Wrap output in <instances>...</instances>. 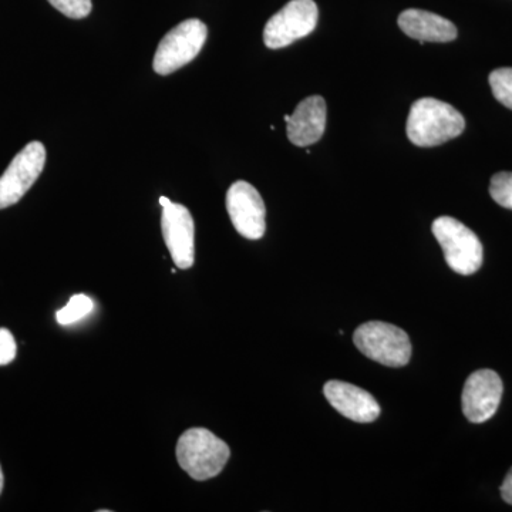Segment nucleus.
<instances>
[{
	"instance_id": "1",
	"label": "nucleus",
	"mask_w": 512,
	"mask_h": 512,
	"mask_svg": "<svg viewBox=\"0 0 512 512\" xmlns=\"http://www.w3.org/2000/svg\"><path fill=\"white\" fill-rule=\"evenodd\" d=\"M466 120L450 104L431 97L417 100L407 119V137L417 147H436L463 133Z\"/></svg>"
},
{
	"instance_id": "2",
	"label": "nucleus",
	"mask_w": 512,
	"mask_h": 512,
	"mask_svg": "<svg viewBox=\"0 0 512 512\" xmlns=\"http://www.w3.org/2000/svg\"><path fill=\"white\" fill-rule=\"evenodd\" d=\"M231 450L207 429L185 431L177 443V460L185 473L197 481L217 477L227 466Z\"/></svg>"
},
{
	"instance_id": "3",
	"label": "nucleus",
	"mask_w": 512,
	"mask_h": 512,
	"mask_svg": "<svg viewBox=\"0 0 512 512\" xmlns=\"http://www.w3.org/2000/svg\"><path fill=\"white\" fill-rule=\"evenodd\" d=\"M353 342L363 355L380 365L403 367L412 357L409 335L392 323H363L356 329Z\"/></svg>"
},
{
	"instance_id": "4",
	"label": "nucleus",
	"mask_w": 512,
	"mask_h": 512,
	"mask_svg": "<svg viewBox=\"0 0 512 512\" xmlns=\"http://www.w3.org/2000/svg\"><path fill=\"white\" fill-rule=\"evenodd\" d=\"M431 229L443 248L448 266L460 275L476 274L483 265V245L477 235L451 217L437 218Z\"/></svg>"
},
{
	"instance_id": "5",
	"label": "nucleus",
	"mask_w": 512,
	"mask_h": 512,
	"mask_svg": "<svg viewBox=\"0 0 512 512\" xmlns=\"http://www.w3.org/2000/svg\"><path fill=\"white\" fill-rule=\"evenodd\" d=\"M208 29L200 19H188L167 33L154 56V72L160 76L177 72L195 59L207 42Z\"/></svg>"
},
{
	"instance_id": "6",
	"label": "nucleus",
	"mask_w": 512,
	"mask_h": 512,
	"mask_svg": "<svg viewBox=\"0 0 512 512\" xmlns=\"http://www.w3.org/2000/svg\"><path fill=\"white\" fill-rule=\"evenodd\" d=\"M319 10L313 0H291L266 23L264 42L269 49L291 46L316 29Z\"/></svg>"
},
{
	"instance_id": "7",
	"label": "nucleus",
	"mask_w": 512,
	"mask_h": 512,
	"mask_svg": "<svg viewBox=\"0 0 512 512\" xmlns=\"http://www.w3.org/2000/svg\"><path fill=\"white\" fill-rule=\"evenodd\" d=\"M46 164V148L32 141L13 158L0 177V210L18 204L33 187Z\"/></svg>"
},
{
	"instance_id": "8",
	"label": "nucleus",
	"mask_w": 512,
	"mask_h": 512,
	"mask_svg": "<svg viewBox=\"0 0 512 512\" xmlns=\"http://www.w3.org/2000/svg\"><path fill=\"white\" fill-rule=\"evenodd\" d=\"M227 211L239 235L261 239L266 231V208L261 194L247 181H237L227 192Z\"/></svg>"
},
{
	"instance_id": "9",
	"label": "nucleus",
	"mask_w": 512,
	"mask_h": 512,
	"mask_svg": "<svg viewBox=\"0 0 512 512\" xmlns=\"http://www.w3.org/2000/svg\"><path fill=\"white\" fill-rule=\"evenodd\" d=\"M161 229L174 264L180 269H190L195 261V227L191 212L184 205L171 201L163 207Z\"/></svg>"
},
{
	"instance_id": "10",
	"label": "nucleus",
	"mask_w": 512,
	"mask_h": 512,
	"mask_svg": "<svg viewBox=\"0 0 512 512\" xmlns=\"http://www.w3.org/2000/svg\"><path fill=\"white\" fill-rule=\"evenodd\" d=\"M501 377L490 369H481L468 377L463 389V413L471 423H484L497 413L503 399Z\"/></svg>"
},
{
	"instance_id": "11",
	"label": "nucleus",
	"mask_w": 512,
	"mask_h": 512,
	"mask_svg": "<svg viewBox=\"0 0 512 512\" xmlns=\"http://www.w3.org/2000/svg\"><path fill=\"white\" fill-rule=\"evenodd\" d=\"M326 399L333 409L356 423H372L379 419L380 406L375 397L355 384L330 380L323 387Z\"/></svg>"
},
{
	"instance_id": "12",
	"label": "nucleus",
	"mask_w": 512,
	"mask_h": 512,
	"mask_svg": "<svg viewBox=\"0 0 512 512\" xmlns=\"http://www.w3.org/2000/svg\"><path fill=\"white\" fill-rule=\"evenodd\" d=\"M289 141L298 147L318 143L325 133L326 101L320 96H311L296 106L292 116H285Z\"/></svg>"
},
{
	"instance_id": "13",
	"label": "nucleus",
	"mask_w": 512,
	"mask_h": 512,
	"mask_svg": "<svg viewBox=\"0 0 512 512\" xmlns=\"http://www.w3.org/2000/svg\"><path fill=\"white\" fill-rule=\"evenodd\" d=\"M397 22L407 36L419 40L421 45L426 42H451L457 37V28L453 22L426 10H404Z\"/></svg>"
},
{
	"instance_id": "14",
	"label": "nucleus",
	"mask_w": 512,
	"mask_h": 512,
	"mask_svg": "<svg viewBox=\"0 0 512 512\" xmlns=\"http://www.w3.org/2000/svg\"><path fill=\"white\" fill-rule=\"evenodd\" d=\"M93 311V301L86 295H74L63 309L57 311L56 320L59 325L67 326L79 322Z\"/></svg>"
},
{
	"instance_id": "15",
	"label": "nucleus",
	"mask_w": 512,
	"mask_h": 512,
	"mask_svg": "<svg viewBox=\"0 0 512 512\" xmlns=\"http://www.w3.org/2000/svg\"><path fill=\"white\" fill-rule=\"evenodd\" d=\"M490 86L493 90L495 99L504 104L505 107L512 110V69L504 67V69L494 70L490 74Z\"/></svg>"
},
{
	"instance_id": "16",
	"label": "nucleus",
	"mask_w": 512,
	"mask_h": 512,
	"mask_svg": "<svg viewBox=\"0 0 512 512\" xmlns=\"http://www.w3.org/2000/svg\"><path fill=\"white\" fill-rule=\"evenodd\" d=\"M490 194L501 207L512 210V173H498L491 178Z\"/></svg>"
},
{
	"instance_id": "17",
	"label": "nucleus",
	"mask_w": 512,
	"mask_h": 512,
	"mask_svg": "<svg viewBox=\"0 0 512 512\" xmlns=\"http://www.w3.org/2000/svg\"><path fill=\"white\" fill-rule=\"evenodd\" d=\"M53 8L70 19H84L93 9L92 0H49Z\"/></svg>"
},
{
	"instance_id": "18",
	"label": "nucleus",
	"mask_w": 512,
	"mask_h": 512,
	"mask_svg": "<svg viewBox=\"0 0 512 512\" xmlns=\"http://www.w3.org/2000/svg\"><path fill=\"white\" fill-rule=\"evenodd\" d=\"M18 353V345L13 338L12 332L5 328H0V366L9 365L15 360Z\"/></svg>"
},
{
	"instance_id": "19",
	"label": "nucleus",
	"mask_w": 512,
	"mask_h": 512,
	"mask_svg": "<svg viewBox=\"0 0 512 512\" xmlns=\"http://www.w3.org/2000/svg\"><path fill=\"white\" fill-rule=\"evenodd\" d=\"M501 497H503L505 503L512 505V468L508 471L507 477L501 485Z\"/></svg>"
},
{
	"instance_id": "20",
	"label": "nucleus",
	"mask_w": 512,
	"mask_h": 512,
	"mask_svg": "<svg viewBox=\"0 0 512 512\" xmlns=\"http://www.w3.org/2000/svg\"><path fill=\"white\" fill-rule=\"evenodd\" d=\"M3 484H5V478H3L2 467H0V494H2Z\"/></svg>"
},
{
	"instance_id": "21",
	"label": "nucleus",
	"mask_w": 512,
	"mask_h": 512,
	"mask_svg": "<svg viewBox=\"0 0 512 512\" xmlns=\"http://www.w3.org/2000/svg\"><path fill=\"white\" fill-rule=\"evenodd\" d=\"M171 200H168L167 197H161L160 198V205L161 207H165V205L170 204Z\"/></svg>"
}]
</instances>
